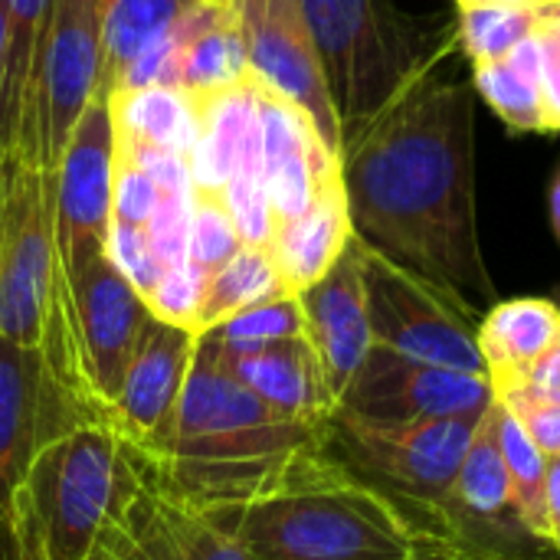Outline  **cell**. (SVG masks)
Instances as JSON below:
<instances>
[{
  "label": "cell",
  "instance_id": "6da1fadb",
  "mask_svg": "<svg viewBox=\"0 0 560 560\" xmlns=\"http://www.w3.org/2000/svg\"><path fill=\"white\" fill-rule=\"evenodd\" d=\"M341 184L361 246L472 315L495 299L476 223L469 85L436 79L433 69L410 82L341 144Z\"/></svg>",
  "mask_w": 560,
  "mask_h": 560
},
{
  "label": "cell",
  "instance_id": "7a4b0ae2",
  "mask_svg": "<svg viewBox=\"0 0 560 560\" xmlns=\"http://www.w3.org/2000/svg\"><path fill=\"white\" fill-rule=\"evenodd\" d=\"M328 423H295L233 377L207 335H197L194 364L167 433L151 463L154 479L200 509L246 505L292 482L308 453L322 450Z\"/></svg>",
  "mask_w": 560,
  "mask_h": 560
},
{
  "label": "cell",
  "instance_id": "3957f363",
  "mask_svg": "<svg viewBox=\"0 0 560 560\" xmlns=\"http://www.w3.org/2000/svg\"><path fill=\"white\" fill-rule=\"evenodd\" d=\"M253 560H410L453 545L420 528L404 502L348 472L325 446L279 492L223 505Z\"/></svg>",
  "mask_w": 560,
  "mask_h": 560
},
{
  "label": "cell",
  "instance_id": "277c9868",
  "mask_svg": "<svg viewBox=\"0 0 560 560\" xmlns=\"http://www.w3.org/2000/svg\"><path fill=\"white\" fill-rule=\"evenodd\" d=\"M0 338L39 348L62 381L89 390L56 256V171L20 154L0 158Z\"/></svg>",
  "mask_w": 560,
  "mask_h": 560
},
{
  "label": "cell",
  "instance_id": "5b68a950",
  "mask_svg": "<svg viewBox=\"0 0 560 560\" xmlns=\"http://www.w3.org/2000/svg\"><path fill=\"white\" fill-rule=\"evenodd\" d=\"M302 10L341 121V144L394 105L446 49H430L390 0H302Z\"/></svg>",
  "mask_w": 560,
  "mask_h": 560
},
{
  "label": "cell",
  "instance_id": "8992f818",
  "mask_svg": "<svg viewBox=\"0 0 560 560\" xmlns=\"http://www.w3.org/2000/svg\"><path fill=\"white\" fill-rule=\"evenodd\" d=\"M135 486L138 450L108 423L82 427L46 446L23 482L46 560H89L98 532Z\"/></svg>",
  "mask_w": 560,
  "mask_h": 560
},
{
  "label": "cell",
  "instance_id": "52a82bcc",
  "mask_svg": "<svg viewBox=\"0 0 560 560\" xmlns=\"http://www.w3.org/2000/svg\"><path fill=\"white\" fill-rule=\"evenodd\" d=\"M486 413L489 410L417 423H368L335 410L325 450L368 486L404 505L440 515Z\"/></svg>",
  "mask_w": 560,
  "mask_h": 560
},
{
  "label": "cell",
  "instance_id": "ba28073f",
  "mask_svg": "<svg viewBox=\"0 0 560 560\" xmlns=\"http://www.w3.org/2000/svg\"><path fill=\"white\" fill-rule=\"evenodd\" d=\"M102 75V7L98 0H49L39 33L23 125L20 158L56 171L72 125L98 95Z\"/></svg>",
  "mask_w": 560,
  "mask_h": 560
},
{
  "label": "cell",
  "instance_id": "9c48e42d",
  "mask_svg": "<svg viewBox=\"0 0 560 560\" xmlns=\"http://www.w3.org/2000/svg\"><path fill=\"white\" fill-rule=\"evenodd\" d=\"M92 423H108V413L85 387L62 381L39 348L0 338V522L36 456Z\"/></svg>",
  "mask_w": 560,
  "mask_h": 560
},
{
  "label": "cell",
  "instance_id": "30bf717a",
  "mask_svg": "<svg viewBox=\"0 0 560 560\" xmlns=\"http://www.w3.org/2000/svg\"><path fill=\"white\" fill-rule=\"evenodd\" d=\"M371 335L377 348L466 374H486L479 354V315L440 295L427 282L361 246ZM489 377V374H486Z\"/></svg>",
  "mask_w": 560,
  "mask_h": 560
},
{
  "label": "cell",
  "instance_id": "8fae6325",
  "mask_svg": "<svg viewBox=\"0 0 560 560\" xmlns=\"http://www.w3.org/2000/svg\"><path fill=\"white\" fill-rule=\"evenodd\" d=\"M115 167L118 105L95 95L72 125L56 164V256L66 285L105 256L115 223Z\"/></svg>",
  "mask_w": 560,
  "mask_h": 560
},
{
  "label": "cell",
  "instance_id": "7c38bea8",
  "mask_svg": "<svg viewBox=\"0 0 560 560\" xmlns=\"http://www.w3.org/2000/svg\"><path fill=\"white\" fill-rule=\"evenodd\" d=\"M253 79L233 0H197L174 30L128 72L121 95L174 92L220 98Z\"/></svg>",
  "mask_w": 560,
  "mask_h": 560
},
{
  "label": "cell",
  "instance_id": "4fadbf2b",
  "mask_svg": "<svg viewBox=\"0 0 560 560\" xmlns=\"http://www.w3.org/2000/svg\"><path fill=\"white\" fill-rule=\"evenodd\" d=\"M249 72L259 85L295 105L328 151L341 158V121L331 105L302 0H233Z\"/></svg>",
  "mask_w": 560,
  "mask_h": 560
},
{
  "label": "cell",
  "instance_id": "5bb4252c",
  "mask_svg": "<svg viewBox=\"0 0 560 560\" xmlns=\"http://www.w3.org/2000/svg\"><path fill=\"white\" fill-rule=\"evenodd\" d=\"M495 400L486 374L436 368L387 348H371L364 368L345 390L338 413L368 423H417L436 417L482 413Z\"/></svg>",
  "mask_w": 560,
  "mask_h": 560
},
{
  "label": "cell",
  "instance_id": "9a60e30c",
  "mask_svg": "<svg viewBox=\"0 0 560 560\" xmlns=\"http://www.w3.org/2000/svg\"><path fill=\"white\" fill-rule=\"evenodd\" d=\"M66 289L72 299L85 384L108 413V404L115 400L154 315L131 282L108 262V256L89 262Z\"/></svg>",
  "mask_w": 560,
  "mask_h": 560
},
{
  "label": "cell",
  "instance_id": "2e32d148",
  "mask_svg": "<svg viewBox=\"0 0 560 560\" xmlns=\"http://www.w3.org/2000/svg\"><path fill=\"white\" fill-rule=\"evenodd\" d=\"M194 351H197L194 331L151 318L138 345V354L131 358L125 381L115 400L108 404V427L125 443L141 450L148 459H158L167 443L194 364Z\"/></svg>",
  "mask_w": 560,
  "mask_h": 560
},
{
  "label": "cell",
  "instance_id": "e0dca14e",
  "mask_svg": "<svg viewBox=\"0 0 560 560\" xmlns=\"http://www.w3.org/2000/svg\"><path fill=\"white\" fill-rule=\"evenodd\" d=\"M299 302L305 315V338L322 361L335 400L341 404L345 390L374 348L361 272V243L351 240L345 256L315 285L299 292Z\"/></svg>",
  "mask_w": 560,
  "mask_h": 560
},
{
  "label": "cell",
  "instance_id": "ac0fdd59",
  "mask_svg": "<svg viewBox=\"0 0 560 560\" xmlns=\"http://www.w3.org/2000/svg\"><path fill=\"white\" fill-rule=\"evenodd\" d=\"M141 482L125 505V522L148 560H253L236 538L226 509H200L171 495L138 450Z\"/></svg>",
  "mask_w": 560,
  "mask_h": 560
},
{
  "label": "cell",
  "instance_id": "d6986e66",
  "mask_svg": "<svg viewBox=\"0 0 560 560\" xmlns=\"http://www.w3.org/2000/svg\"><path fill=\"white\" fill-rule=\"evenodd\" d=\"M223 361L240 384H246L262 404H269L285 420L325 427L338 410V400L325 381L322 361L308 338L279 341L249 354H223Z\"/></svg>",
  "mask_w": 560,
  "mask_h": 560
},
{
  "label": "cell",
  "instance_id": "ffe728a7",
  "mask_svg": "<svg viewBox=\"0 0 560 560\" xmlns=\"http://www.w3.org/2000/svg\"><path fill=\"white\" fill-rule=\"evenodd\" d=\"M479 354L492 390L522 384L560 341V305L548 299H505L479 318Z\"/></svg>",
  "mask_w": 560,
  "mask_h": 560
},
{
  "label": "cell",
  "instance_id": "44dd1931",
  "mask_svg": "<svg viewBox=\"0 0 560 560\" xmlns=\"http://www.w3.org/2000/svg\"><path fill=\"white\" fill-rule=\"evenodd\" d=\"M351 240H354V230H351L345 184L338 174L318 190V197L302 217L276 226L269 240V253L289 292L299 295L308 285H315L345 256Z\"/></svg>",
  "mask_w": 560,
  "mask_h": 560
},
{
  "label": "cell",
  "instance_id": "7402d4cb",
  "mask_svg": "<svg viewBox=\"0 0 560 560\" xmlns=\"http://www.w3.org/2000/svg\"><path fill=\"white\" fill-rule=\"evenodd\" d=\"M197 0H98L102 7V75L98 95L115 98L128 72L174 30Z\"/></svg>",
  "mask_w": 560,
  "mask_h": 560
},
{
  "label": "cell",
  "instance_id": "603a6c76",
  "mask_svg": "<svg viewBox=\"0 0 560 560\" xmlns=\"http://www.w3.org/2000/svg\"><path fill=\"white\" fill-rule=\"evenodd\" d=\"M476 92L489 102V108L512 125L515 131H541L551 135L545 92H541V52L532 36L509 59L472 66Z\"/></svg>",
  "mask_w": 560,
  "mask_h": 560
},
{
  "label": "cell",
  "instance_id": "cb8c5ba5",
  "mask_svg": "<svg viewBox=\"0 0 560 560\" xmlns=\"http://www.w3.org/2000/svg\"><path fill=\"white\" fill-rule=\"evenodd\" d=\"M489 423L515 492V509L522 525L528 528V535L541 545H551V522H548V499H545V486H548V463L551 456H545V450L528 436V430L522 427V420L502 404L492 400L489 407Z\"/></svg>",
  "mask_w": 560,
  "mask_h": 560
},
{
  "label": "cell",
  "instance_id": "d4e9b609",
  "mask_svg": "<svg viewBox=\"0 0 560 560\" xmlns=\"http://www.w3.org/2000/svg\"><path fill=\"white\" fill-rule=\"evenodd\" d=\"M292 295L285 279L279 276V266L266 246H240L223 266H217L207 276L203 305L197 318V335L217 328L230 315L253 308L259 302Z\"/></svg>",
  "mask_w": 560,
  "mask_h": 560
},
{
  "label": "cell",
  "instance_id": "484cf974",
  "mask_svg": "<svg viewBox=\"0 0 560 560\" xmlns=\"http://www.w3.org/2000/svg\"><path fill=\"white\" fill-rule=\"evenodd\" d=\"M49 0H3L7 20V72L0 92V158H10L20 141L23 105L30 89V72L46 23Z\"/></svg>",
  "mask_w": 560,
  "mask_h": 560
},
{
  "label": "cell",
  "instance_id": "4316f807",
  "mask_svg": "<svg viewBox=\"0 0 560 560\" xmlns=\"http://www.w3.org/2000/svg\"><path fill=\"white\" fill-rule=\"evenodd\" d=\"M538 7H499V3H469L459 7L456 36L472 66L509 59L522 43L538 33L541 23Z\"/></svg>",
  "mask_w": 560,
  "mask_h": 560
},
{
  "label": "cell",
  "instance_id": "83f0119b",
  "mask_svg": "<svg viewBox=\"0 0 560 560\" xmlns=\"http://www.w3.org/2000/svg\"><path fill=\"white\" fill-rule=\"evenodd\" d=\"M223 354H249L262 351L279 341L305 338V315L299 295H279L269 302H259L253 308H243L220 322L217 328L203 331Z\"/></svg>",
  "mask_w": 560,
  "mask_h": 560
},
{
  "label": "cell",
  "instance_id": "f1b7e54d",
  "mask_svg": "<svg viewBox=\"0 0 560 560\" xmlns=\"http://www.w3.org/2000/svg\"><path fill=\"white\" fill-rule=\"evenodd\" d=\"M207 269H200L197 262L184 259L164 269V276L158 279V285L144 295L148 312L174 328H187L197 335V318H200V305H203V289H207Z\"/></svg>",
  "mask_w": 560,
  "mask_h": 560
},
{
  "label": "cell",
  "instance_id": "f546056e",
  "mask_svg": "<svg viewBox=\"0 0 560 560\" xmlns=\"http://www.w3.org/2000/svg\"><path fill=\"white\" fill-rule=\"evenodd\" d=\"M243 246L226 207L220 203V197L194 190V220H190V246H187V259L197 262L200 269L213 272L217 266H223L236 249Z\"/></svg>",
  "mask_w": 560,
  "mask_h": 560
},
{
  "label": "cell",
  "instance_id": "4dcf8cb0",
  "mask_svg": "<svg viewBox=\"0 0 560 560\" xmlns=\"http://www.w3.org/2000/svg\"><path fill=\"white\" fill-rule=\"evenodd\" d=\"M105 256L108 262L131 282V289L144 299L158 279L164 276V266L161 259L154 256L151 243H148V233L141 226H128V223H112V233H108V243H105Z\"/></svg>",
  "mask_w": 560,
  "mask_h": 560
},
{
  "label": "cell",
  "instance_id": "1f68e13d",
  "mask_svg": "<svg viewBox=\"0 0 560 560\" xmlns=\"http://www.w3.org/2000/svg\"><path fill=\"white\" fill-rule=\"evenodd\" d=\"M528 430V436L545 450V456H560V397L558 394H538L528 387H512L495 394Z\"/></svg>",
  "mask_w": 560,
  "mask_h": 560
},
{
  "label": "cell",
  "instance_id": "d6a6232c",
  "mask_svg": "<svg viewBox=\"0 0 560 560\" xmlns=\"http://www.w3.org/2000/svg\"><path fill=\"white\" fill-rule=\"evenodd\" d=\"M0 560H46L39 525L33 518V509L23 495V489L13 499L10 515L0 522Z\"/></svg>",
  "mask_w": 560,
  "mask_h": 560
},
{
  "label": "cell",
  "instance_id": "836d02e7",
  "mask_svg": "<svg viewBox=\"0 0 560 560\" xmlns=\"http://www.w3.org/2000/svg\"><path fill=\"white\" fill-rule=\"evenodd\" d=\"M535 39L541 52V92H545L548 125L551 131H560V20L555 10L541 13Z\"/></svg>",
  "mask_w": 560,
  "mask_h": 560
},
{
  "label": "cell",
  "instance_id": "e575fe53",
  "mask_svg": "<svg viewBox=\"0 0 560 560\" xmlns=\"http://www.w3.org/2000/svg\"><path fill=\"white\" fill-rule=\"evenodd\" d=\"M138 482H141V469H138ZM138 489V486H135ZM135 489L121 499V505L112 512V518L105 522V528L98 532L92 551H89V560H148L144 551L135 545L131 532H128V522H125V505L128 499L135 495Z\"/></svg>",
  "mask_w": 560,
  "mask_h": 560
},
{
  "label": "cell",
  "instance_id": "d590c367",
  "mask_svg": "<svg viewBox=\"0 0 560 560\" xmlns=\"http://www.w3.org/2000/svg\"><path fill=\"white\" fill-rule=\"evenodd\" d=\"M515 387H528V390H538V394H558L560 397V341L555 345V351ZM512 390V387H509ZM502 394V390H499Z\"/></svg>",
  "mask_w": 560,
  "mask_h": 560
},
{
  "label": "cell",
  "instance_id": "8d00e7d4",
  "mask_svg": "<svg viewBox=\"0 0 560 560\" xmlns=\"http://www.w3.org/2000/svg\"><path fill=\"white\" fill-rule=\"evenodd\" d=\"M545 499H548V522H551V532H555L560 525V456H551V463H548Z\"/></svg>",
  "mask_w": 560,
  "mask_h": 560
},
{
  "label": "cell",
  "instance_id": "74e56055",
  "mask_svg": "<svg viewBox=\"0 0 560 560\" xmlns=\"http://www.w3.org/2000/svg\"><path fill=\"white\" fill-rule=\"evenodd\" d=\"M410 560H482V558L469 555L466 548H459V545L453 541V545H440V548H430V551H423V555H417V558H410Z\"/></svg>",
  "mask_w": 560,
  "mask_h": 560
},
{
  "label": "cell",
  "instance_id": "f35d334b",
  "mask_svg": "<svg viewBox=\"0 0 560 560\" xmlns=\"http://www.w3.org/2000/svg\"><path fill=\"white\" fill-rule=\"evenodd\" d=\"M551 226H555V236L560 243V167L555 174V184H551Z\"/></svg>",
  "mask_w": 560,
  "mask_h": 560
},
{
  "label": "cell",
  "instance_id": "ab89813d",
  "mask_svg": "<svg viewBox=\"0 0 560 560\" xmlns=\"http://www.w3.org/2000/svg\"><path fill=\"white\" fill-rule=\"evenodd\" d=\"M3 72H7V20H3V0H0V92H3Z\"/></svg>",
  "mask_w": 560,
  "mask_h": 560
},
{
  "label": "cell",
  "instance_id": "60d3db41",
  "mask_svg": "<svg viewBox=\"0 0 560 560\" xmlns=\"http://www.w3.org/2000/svg\"><path fill=\"white\" fill-rule=\"evenodd\" d=\"M551 548H555V551L560 555V525L555 528V532H551Z\"/></svg>",
  "mask_w": 560,
  "mask_h": 560
}]
</instances>
